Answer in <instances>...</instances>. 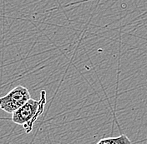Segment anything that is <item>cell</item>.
Segmentation results:
<instances>
[{"label":"cell","mask_w":147,"mask_h":144,"mask_svg":"<svg viewBox=\"0 0 147 144\" xmlns=\"http://www.w3.org/2000/svg\"><path fill=\"white\" fill-rule=\"evenodd\" d=\"M132 143L128 137L125 134L115 137H106L102 138L98 142V144H129Z\"/></svg>","instance_id":"3957f363"},{"label":"cell","mask_w":147,"mask_h":144,"mask_svg":"<svg viewBox=\"0 0 147 144\" xmlns=\"http://www.w3.org/2000/svg\"><path fill=\"white\" fill-rule=\"evenodd\" d=\"M30 98L31 95L27 88L18 85L5 96L0 97V108L5 113L12 114Z\"/></svg>","instance_id":"7a4b0ae2"},{"label":"cell","mask_w":147,"mask_h":144,"mask_svg":"<svg viewBox=\"0 0 147 144\" xmlns=\"http://www.w3.org/2000/svg\"><path fill=\"white\" fill-rule=\"evenodd\" d=\"M46 104V92L41 91V98L38 101L30 98L21 108L12 113V121L24 127L25 133H30L38 117L43 114Z\"/></svg>","instance_id":"6da1fadb"}]
</instances>
